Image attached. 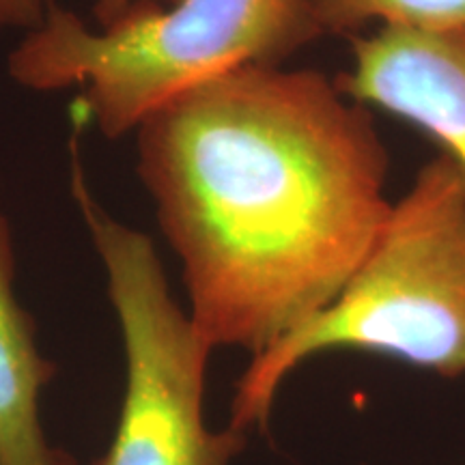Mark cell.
<instances>
[{"label":"cell","instance_id":"9","mask_svg":"<svg viewBox=\"0 0 465 465\" xmlns=\"http://www.w3.org/2000/svg\"><path fill=\"white\" fill-rule=\"evenodd\" d=\"M143 3L168 7V5L177 3V0H95V5H93V15H95L97 28L113 26L114 22H119L132 7Z\"/></svg>","mask_w":465,"mask_h":465},{"label":"cell","instance_id":"8","mask_svg":"<svg viewBox=\"0 0 465 465\" xmlns=\"http://www.w3.org/2000/svg\"><path fill=\"white\" fill-rule=\"evenodd\" d=\"M54 0H0V31L22 28L33 31L44 22Z\"/></svg>","mask_w":465,"mask_h":465},{"label":"cell","instance_id":"5","mask_svg":"<svg viewBox=\"0 0 465 465\" xmlns=\"http://www.w3.org/2000/svg\"><path fill=\"white\" fill-rule=\"evenodd\" d=\"M364 108L416 125L441 144L465 179V25L380 26L353 39V63L339 80Z\"/></svg>","mask_w":465,"mask_h":465},{"label":"cell","instance_id":"3","mask_svg":"<svg viewBox=\"0 0 465 465\" xmlns=\"http://www.w3.org/2000/svg\"><path fill=\"white\" fill-rule=\"evenodd\" d=\"M311 0L143 3L93 31L54 3L9 54V74L33 91L78 86L75 104L108 138L190 86L248 65H282L322 37Z\"/></svg>","mask_w":465,"mask_h":465},{"label":"cell","instance_id":"6","mask_svg":"<svg viewBox=\"0 0 465 465\" xmlns=\"http://www.w3.org/2000/svg\"><path fill=\"white\" fill-rule=\"evenodd\" d=\"M52 377L54 364L17 300L14 242L0 209V465H75L44 431L42 394Z\"/></svg>","mask_w":465,"mask_h":465},{"label":"cell","instance_id":"1","mask_svg":"<svg viewBox=\"0 0 465 465\" xmlns=\"http://www.w3.org/2000/svg\"><path fill=\"white\" fill-rule=\"evenodd\" d=\"M134 132L138 177L212 349L257 356L323 311L391 218L373 121L315 69H232Z\"/></svg>","mask_w":465,"mask_h":465},{"label":"cell","instance_id":"2","mask_svg":"<svg viewBox=\"0 0 465 465\" xmlns=\"http://www.w3.org/2000/svg\"><path fill=\"white\" fill-rule=\"evenodd\" d=\"M339 349L465 375V179L449 155L418 171L339 295L252 356L229 427L265 429L284 380L308 358Z\"/></svg>","mask_w":465,"mask_h":465},{"label":"cell","instance_id":"4","mask_svg":"<svg viewBox=\"0 0 465 465\" xmlns=\"http://www.w3.org/2000/svg\"><path fill=\"white\" fill-rule=\"evenodd\" d=\"M84 124L74 121L72 196L102 261L125 353L119 420L95 465H231L246 433L213 431L205 418L207 345L168 287L153 242L110 216L80 158Z\"/></svg>","mask_w":465,"mask_h":465},{"label":"cell","instance_id":"7","mask_svg":"<svg viewBox=\"0 0 465 465\" xmlns=\"http://www.w3.org/2000/svg\"><path fill=\"white\" fill-rule=\"evenodd\" d=\"M323 35H349L377 25L449 28L465 25V0H311Z\"/></svg>","mask_w":465,"mask_h":465}]
</instances>
